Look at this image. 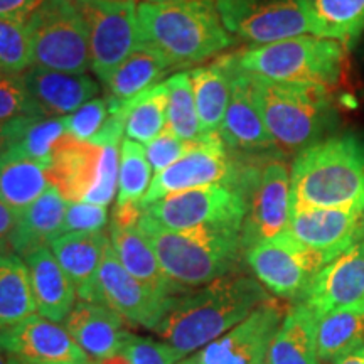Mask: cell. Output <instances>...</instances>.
Here are the masks:
<instances>
[{
    "label": "cell",
    "mask_w": 364,
    "mask_h": 364,
    "mask_svg": "<svg viewBox=\"0 0 364 364\" xmlns=\"http://www.w3.org/2000/svg\"><path fill=\"white\" fill-rule=\"evenodd\" d=\"M172 297L157 294L136 280L118 262L112 245L107 248L95 284V302L117 312L127 324L154 331L166 316Z\"/></svg>",
    "instance_id": "obj_14"
},
{
    "label": "cell",
    "mask_w": 364,
    "mask_h": 364,
    "mask_svg": "<svg viewBox=\"0 0 364 364\" xmlns=\"http://www.w3.org/2000/svg\"><path fill=\"white\" fill-rule=\"evenodd\" d=\"M0 364H7V358L4 356L2 351H0Z\"/></svg>",
    "instance_id": "obj_52"
},
{
    "label": "cell",
    "mask_w": 364,
    "mask_h": 364,
    "mask_svg": "<svg viewBox=\"0 0 364 364\" xmlns=\"http://www.w3.org/2000/svg\"><path fill=\"white\" fill-rule=\"evenodd\" d=\"M252 78L263 122L277 147L299 154L327 139L336 127L338 115L326 86Z\"/></svg>",
    "instance_id": "obj_5"
},
{
    "label": "cell",
    "mask_w": 364,
    "mask_h": 364,
    "mask_svg": "<svg viewBox=\"0 0 364 364\" xmlns=\"http://www.w3.org/2000/svg\"><path fill=\"white\" fill-rule=\"evenodd\" d=\"M108 247L110 238L103 231L65 233L49 245L83 302H95V284Z\"/></svg>",
    "instance_id": "obj_22"
},
{
    "label": "cell",
    "mask_w": 364,
    "mask_h": 364,
    "mask_svg": "<svg viewBox=\"0 0 364 364\" xmlns=\"http://www.w3.org/2000/svg\"><path fill=\"white\" fill-rule=\"evenodd\" d=\"M311 34L336 41L346 49L358 43L364 31V0H300Z\"/></svg>",
    "instance_id": "obj_30"
},
{
    "label": "cell",
    "mask_w": 364,
    "mask_h": 364,
    "mask_svg": "<svg viewBox=\"0 0 364 364\" xmlns=\"http://www.w3.org/2000/svg\"><path fill=\"white\" fill-rule=\"evenodd\" d=\"M250 167L231 159L220 134L204 135L184 157L152 177L142 209L169 194L206 186H231L245 191Z\"/></svg>",
    "instance_id": "obj_8"
},
{
    "label": "cell",
    "mask_w": 364,
    "mask_h": 364,
    "mask_svg": "<svg viewBox=\"0 0 364 364\" xmlns=\"http://www.w3.org/2000/svg\"><path fill=\"white\" fill-rule=\"evenodd\" d=\"M216 7L228 33L250 46L311 34L300 0H216Z\"/></svg>",
    "instance_id": "obj_13"
},
{
    "label": "cell",
    "mask_w": 364,
    "mask_h": 364,
    "mask_svg": "<svg viewBox=\"0 0 364 364\" xmlns=\"http://www.w3.org/2000/svg\"><path fill=\"white\" fill-rule=\"evenodd\" d=\"M235 54H225L215 63L189 71L196 110L204 135L220 134L231 97Z\"/></svg>",
    "instance_id": "obj_27"
},
{
    "label": "cell",
    "mask_w": 364,
    "mask_h": 364,
    "mask_svg": "<svg viewBox=\"0 0 364 364\" xmlns=\"http://www.w3.org/2000/svg\"><path fill=\"white\" fill-rule=\"evenodd\" d=\"M361 311H363V312H364V304H363V307H361Z\"/></svg>",
    "instance_id": "obj_54"
},
{
    "label": "cell",
    "mask_w": 364,
    "mask_h": 364,
    "mask_svg": "<svg viewBox=\"0 0 364 364\" xmlns=\"http://www.w3.org/2000/svg\"><path fill=\"white\" fill-rule=\"evenodd\" d=\"M120 144L118 140H108L100 144L102 147V157H100L98 174L95 179L93 188L85 196L83 203L105 206L113 201L115 191L118 188V169H120ZM97 145V144H95Z\"/></svg>",
    "instance_id": "obj_40"
},
{
    "label": "cell",
    "mask_w": 364,
    "mask_h": 364,
    "mask_svg": "<svg viewBox=\"0 0 364 364\" xmlns=\"http://www.w3.org/2000/svg\"><path fill=\"white\" fill-rule=\"evenodd\" d=\"M282 321L284 314L280 307L268 299L235 329L179 364H263Z\"/></svg>",
    "instance_id": "obj_15"
},
{
    "label": "cell",
    "mask_w": 364,
    "mask_h": 364,
    "mask_svg": "<svg viewBox=\"0 0 364 364\" xmlns=\"http://www.w3.org/2000/svg\"><path fill=\"white\" fill-rule=\"evenodd\" d=\"M316 318L326 314L361 309L364 304V247L351 245L314 277L311 285L297 300Z\"/></svg>",
    "instance_id": "obj_17"
},
{
    "label": "cell",
    "mask_w": 364,
    "mask_h": 364,
    "mask_svg": "<svg viewBox=\"0 0 364 364\" xmlns=\"http://www.w3.org/2000/svg\"><path fill=\"white\" fill-rule=\"evenodd\" d=\"M26 26L34 66L75 75L91 68L88 29L73 0H43Z\"/></svg>",
    "instance_id": "obj_7"
},
{
    "label": "cell",
    "mask_w": 364,
    "mask_h": 364,
    "mask_svg": "<svg viewBox=\"0 0 364 364\" xmlns=\"http://www.w3.org/2000/svg\"><path fill=\"white\" fill-rule=\"evenodd\" d=\"M29 270L31 287L36 307L41 317L53 322H65L73 307L76 306L75 285L59 265L51 248L44 247L24 258Z\"/></svg>",
    "instance_id": "obj_25"
},
{
    "label": "cell",
    "mask_w": 364,
    "mask_h": 364,
    "mask_svg": "<svg viewBox=\"0 0 364 364\" xmlns=\"http://www.w3.org/2000/svg\"><path fill=\"white\" fill-rule=\"evenodd\" d=\"M169 73H172V68L167 65L166 59L147 46H136L135 51L105 81L108 90L107 102L110 115L120 110L136 95L161 83V80Z\"/></svg>",
    "instance_id": "obj_28"
},
{
    "label": "cell",
    "mask_w": 364,
    "mask_h": 364,
    "mask_svg": "<svg viewBox=\"0 0 364 364\" xmlns=\"http://www.w3.org/2000/svg\"><path fill=\"white\" fill-rule=\"evenodd\" d=\"M150 2H164V0H150Z\"/></svg>",
    "instance_id": "obj_53"
},
{
    "label": "cell",
    "mask_w": 364,
    "mask_h": 364,
    "mask_svg": "<svg viewBox=\"0 0 364 364\" xmlns=\"http://www.w3.org/2000/svg\"><path fill=\"white\" fill-rule=\"evenodd\" d=\"M152 182V169L142 144L125 139L120 144L117 206H142Z\"/></svg>",
    "instance_id": "obj_36"
},
{
    "label": "cell",
    "mask_w": 364,
    "mask_h": 364,
    "mask_svg": "<svg viewBox=\"0 0 364 364\" xmlns=\"http://www.w3.org/2000/svg\"><path fill=\"white\" fill-rule=\"evenodd\" d=\"M344 54L343 44L307 34L272 44L250 46L236 53V61L241 70L258 78L329 88L341 80Z\"/></svg>",
    "instance_id": "obj_6"
},
{
    "label": "cell",
    "mask_w": 364,
    "mask_h": 364,
    "mask_svg": "<svg viewBox=\"0 0 364 364\" xmlns=\"http://www.w3.org/2000/svg\"><path fill=\"white\" fill-rule=\"evenodd\" d=\"M124 351L129 354L132 364H179L186 359L182 354L164 341L132 336Z\"/></svg>",
    "instance_id": "obj_43"
},
{
    "label": "cell",
    "mask_w": 364,
    "mask_h": 364,
    "mask_svg": "<svg viewBox=\"0 0 364 364\" xmlns=\"http://www.w3.org/2000/svg\"><path fill=\"white\" fill-rule=\"evenodd\" d=\"M364 209L294 208L289 231L304 245L334 260L358 241Z\"/></svg>",
    "instance_id": "obj_19"
},
{
    "label": "cell",
    "mask_w": 364,
    "mask_h": 364,
    "mask_svg": "<svg viewBox=\"0 0 364 364\" xmlns=\"http://www.w3.org/2000/svg\"><path fill=\"white\" fill-rule=\"evenodd\" d=\"M66 208V199L51 186L31 206L22 209L12 233V253L26 258L36 250L49 247L63 235Z\"/></svg>",
    "instance_id": "obj_26"
},
{
    "label": "cell",
    "mask_w": 364,
    "mask_h": 364,
    "mask_svg": "<svg viewBox=\"0 0 364 364\" xmlns=\"http://www.w3.org/2000/svg\"><path fill=\"white\" fill-rule=\"evenodd\" d=\"M4 145H6V124H0V154H2Z\"/></svg>",
    "instance_id": "obj_49"
},
{
    "label": "cell",
    "mask_w": 364,
    "mask_h": 364,
    "mask_svg": "<svg viewBox=\"0 0 364 364\" xmlns=\"http://www.w3.org/2000/svg\"><path fill=\"white\" fill-rule=\"evenodd\" d=\"M194 145L196 142H186V140L179 139L167 125L156 139H152L149 144L144 145L145 156H147L154 176L184 157Z\"/></svg>",
    "instance_id": "obj_42"
},
{
    "label": "cell",
    "mask_w": 364,
    "mask_h": 364,
    "mask_svg": "<svg viewBox=\"0 0 364 364\" xmlns=\"http://www.w3.org/2000/svg\"><path fill=\"white\" fill-rule=\"evenodd\" d=\"M136 17L140 44L166 59L172 71L208 61L235 44L216 0H144Z\"/></svg>",
    "instance_id": "obj_2"
},
{
    "label": "cell",
    "mask_w": 364,
    "mask_h": 364,
    "mask_svg": "<svg viewBox=\"0 0 364 364\" xmlns=\"http://www.w3.org/2000/svg\"><path fill=\"white\" fill-rule=\"evenodd\" d=\"M27 117H44L27 90L24 76L0 70V124ZM49 118V117H48Z\"/></svg>",
    "instance_id": "obj_39"
},
{
    "label": "cell",
    "mask_w": 364,
    "mask_h": 364,
    "mask_svg": "<svg viewBox=\"0 0 364 364\" xmlns=\"http://www.w3.org/2000/svg\"><path fill=\"white\" fill-rule=\"evenodd\" d=\"M17 223V213L0 201V255L12 253V233Z\"/></svg>",
    "instance_id": "obj_46"
},
{
    "label": "cell",
    "mask_w": 364,
    "mask_h": 364,
    "mask_svg": "<svg viewBox=\"0 0 364 364\" xmlns=\"http://www.w3.org/2000/svg\"><path fill=\"white\" fill-rule=\"evenodd\" d=\"M102 147L71 135L59 140L48 167L49 182L68 203L83 201L98 174Z\"/></svg>",
    "instance_id": "obj_23"
},
{
    "label": "cell",
    "mask_w": 364,
    "mask_h": 364,
    "mask_svg": "<svg viewBox=\"0 0 364 364\" xmlns=\"http://www.w3.org/2000/svg\"><path fill=\"white\" fill-rule=\"evenodd\" d=\"M247 216L241 226V243L247 252L255 245L289 230L292 213L290 169L285 162L270 161L253 167L247 179Z\"/></svg>",
    "instance_id": "obj_12"
},
{
    "label": "cell",
    "mask_w": 364,
    "mask_h": 364,
    "mask_svg": "<svg viewBox=\"0 0 364 364\" xmlns=\"http://www.w3.org/2000/svg\"><path fill=\"white\" fill-rule=\"evenodd\" d=\"M51 188L48 167L33 159L2 150L0 154V201L19 215Z\"/></svg>",
    "instance_id": "obj_31"
},
{
    "label": "cell",
    "mask_w": 364,
    "mask_h": 364,
    "mask_svg": "<svg viewBox=\"0 0 364 364\" xmlns=\"http://www.w3.org/2000/svg\"><path fill=\"white\" fill-rule=\"evenodd\" d=\"M317 318L295 302L285 314L268 349L267 364H318Z\"/></svg>",
    "instance_id": "obj_29"
},
{
    "label": "cell",
    "mask_w": 364,
    "mask_h": 364,
    "mask_svg": "<svg viewBox=\"0 0 364 364\" xmlns=\"http://www.w3.org/2000/svg\"><path fill=\"white\" fill-rule=\"evenodd\" d=\"M110 117L107 98H93L71 115L65 117L66 134L81 140V142H91L93 136L100 134L103 125Z\"/></svg>",
    "instance_id": "obj_41"
},
{
    "label": "cell",
    "mask_w": 364,
    "mask_h": 364,
    "mask_svg": "<svg viewBox=\"0 0 364 364\" xmlns=\"http://www.w3.org/2000/svg\"><path fill=\"white\" fill-rule=\"evenodd\" d=\"M144 215L167 230L199 226H243L247 196L231 186H206L182 191L144 208Z\"/></svg>",
    "instance_id": "obj_11"
},
{
    "label": "cell",
    "mask_w": 364,
    "mask_h": 364,
    "mask_svg": "<svg viewBox=\"0 0 364 364\" xmlns=\"http://www.w3.org/2000/svg\"><path fill=\"white\" fill-rule=\"evenodd\" d=\"M267 300L258 280L228 275L194 292L174 295L152 332L188 358L235 329Z\"/></svg>",
    "instance_id": "obj_1"
},
{
    "label": "cell",
    "mask_w": 364,
    "mask_h": 364,
    "mask_svg": "<svg viewBox=\"0 0 364 364\" xmlns=\"http://www.w3.org/2000/svg\"><path fill=\"white\" fill-rule=\"evenodd\" d=\"M127 321L102 304L76 302L63 326L91 361L110 358L124 351L134 334L125 327Z\"/></svg>",
    "instance_id": "obj_20"
},
{
    "label": "cell",
    "mask_w": 364,
    "mask_h": 364,
    "mask_svg": "<svg viewBox=\"0 0 364 364\" xmlns=\"http://www.w3.org/2000/svg\"><path fill=\"white\" fill-rule=\"evenodd\" d=\"M66 135L65 118L27 117L6 124L4 150H14L22 156L49 167L53 152Z\"/></svg>",
    "instance_id": "obj_32"
},
{
    "label": "cell",
    "mask_w": 364,
    "mask_h": 364,
    "mask_svg": "<svg viewBox=\"0 0 364 364\" xmlns=\"http://www.w3.org/2000/svg\"><path fill=\"white\" fill-rule=\"evenodd\" d=\"M93 364H132L129 354L125 351H120L117 354H113L110 358L100 359V361H93Z\"/></svg>",
    "instance_id": "obj_48"
},
{
    "label": "cell",
    "mask_w": 364,
    "mask_h": 364,
    "mask_svg": "<svg viewBox=\"0 0 364 364\" xmlns=\"http://www.w3.org/2000/svg\"><path fill=\"white\" fill-rule=\"evenodd\" d=\"M364 339V312L344 309L317 318L318 361L332 363L353 344Z\"/></svg>",
    "instance_id": "obj_35"
},
{
    "label": "cell",
    "mask_w": 364,
    "mask_h": 364,
    "mask_svg": "<svg viewBox=\"0 0 364 364\" xmlns=\"http://www.w3.org/2000/svg\"><path fill=\"white\" fill-rule=\"evenodd\" d=\"M169 102H167V125L179 139L198 142L204 134L196 110L193 85L189 71H179L166 80Z\"/></svg>",
    "instance_id": "obj_37"
},
{
    "label": "cell",
    "mask_w": 364,
    "mask_h": 364,
    "mask_svg": "<svg viewBox=\"0 0 364 364\" xmlns=\"http://www.w3.org/2000/svg\"><path fill=\"white\" fill-rule=\"evenodd\" d=\"M34 66L27 26L0 17V70L26 73Z\"/></svg>",
    "instance_id": "obj_38"
},
{
    "label": "cell",
    "mask_w": 364,
    "mask_h": 364,
    "mask_svg": "<svg viewBox=\"0 0 364 364\" xmlns=\"http://www.w3.org/2000/svg\"><path fill=\"white\" fill-rule=\"evenodd\" d=\"M24 76L31 97L44 117L65 118L90 100L97 98L100 85L86 75L31 66Z\"/></svg>",
    "instance_id": "obj_21"
},
{
    "label": "cell",
    "mask_w": 364,
    "mask_h": 364,
    "mask_svg": "<svg viewBox=\"0 0 364 364\" xmlns=\"http://www.w3.org/2000/svg\"><path fill=\"white\" fill-rule=\"evenodd\" d=\"M140 230L147 236L167 277L182 289H199L225 279L238 265L241 228L199 226L167 230L142 213Z\"/></svg>",
    "instance_id": "obj_4"
},
{
    "label": "cell",
    "mask_w": 364,
    "mask_h": 364,
    "mask_svg": "<svg viewBox=\"0 0 364 364\" xmlns=\"http://www.w3.org/2000/svg\"><path fill=\"white\" fill-rule=\"evenodd\" d=\"M43 0H0V17L27 24Z\"/></svg>",
    "instance_id": "obj_45"
},
{
    "label": "cell",
    "mask_w": 364,
    "mask_h": 364,
    "mask_svg": "<svg viewBox=\"0 0 364 364\" xmlns=\"http://www.w3.org/2000/svg\"><path fill=\"white\" fill-rule=\"evenodd\" d=\"M7 364H38V363L22 361V359H17V358H11V356H7Z\"/></svg>",
    "instance_id": "obj_50"
},
{
    "label": "cell",
    "mask_w": 364,
    "mask_h": 364,
    "mask_svg": "<svg viewBox=\"0 0 364 364\" xmlns=\"http://www.w3.org/2000/svg\"><path fill=\"white\" fill-rule=\"evenodd\" d=\"M108 223V209L91 203H68L63 235L76 231H102Z\"/></svg>",
    "instance_id": "obj_44"
},
{
    "label": "cell",
    "mask_w": 364,
    "mask_h": 364,
    "mask_svg": "<svg viewBox=\"0 0 364 364\" xmlns=\"http://www.w3.org/2000/svg\"><path fill=\"white\" fill-rule=\"evenodd\" d=\"M257 280L277 297L297 300L302 297L314 277L332 262L299 241L289 230L275 238L258 243L245 252Z\"/></svg>",
    "instance_id": "obj_9"
},
{
    "label": "cell",
    "mask_w": 364,
    "mask_h": 364,
    "mask_svg": "<svg viewBox=\"0 0 364 364\" xmlns=\"http://www.w3.org/2000/svg\"><path fill=\"white\" fill-rule=\"evenodd\" d=\"M83 16L91 70L107 81L140 44L136 0H73Z\"/></svg>",
    "instance_id": "obj_10"
},
{
    "label": "cell",
    "mask_w": 364,
    "mask_h": 364,
    "mask_svg": "<svg viewBox=\"0 0 364 364\" xmlns=\"http://www.w3.org/2000/svg\"><path fill=\"white\" fill-rule=\"evenodd\" d=\"M38 314L26 262L17 255H0V331Z\"/></svg>",
    "instance_id": "obj_33"
},
{
    "label": "cell",
    "mask_w": 364,
    "mask_h": 364,
    "mask_svg": "<svg viewBox=\"0 0 364 364\" xmlns=\"http://www.w3.org/2000/svg\"><path fill=\"white\" fill-rule=\"evenodd\" d=\"M169 91L166 81L142 91L125 103V136L136 144H149L167 127Z\"/></svg>",
    "instance_id": "obj_34"
},
{
    "label": "cell",
    "mask_w": 364,
    "mask_h": 364,
    "mask_svg": "<svg viewBox=\"0 0 364 364\" xmlns=\"http://www.w3.org/2000/svg\"><path fill=\"white\" fill-rule=\"evenodd\" d=\"M110 245L122 267L157 294L174 297L186 292V289L174 284L164 272L152 245L139 225H120L112 221Z\"/></svg>",
    "instance_id": "obj_24"
},
{
    "label": "cell",
    "mask_w": 364,
    "mask_h": 364,
    "mask_svg": "<svg viewBox=\"0 0 364 364\" xmlns=\"http://www.w3.org/2000/svg\"><path fill=\"white\" fill-rule=\"evenodd\" d=\"M358 241L364 247V216H363V223H361V230H359V236H358Z\"/></svg>",
    "instance_id": "obj_51"
},
{
    "label": "cell",
    "mask_w": 364,
    "mask_h": 364,
    "mask_svg": "<svg viewBox=\"0 0 364 364\" xmlns=\"http://www.w3.org/2000/svg\"><path fill=\"white\" fill-rule=\"evenodd\" d=\"M294 208L364 209V144L332 135L300 150L290 169Z\"/></svg>",
    "instance_id": "obj_3"
},
{
    "label": "cell",
    "mask_w": 364,
    "mask_h": 364,
    "mask_svg": "<svg viewBox=\"0 0 364 364\" xmlns=\"http://www.w3.org/2000/svg\"><path fill=\"white\" fill-rule=\"evenodd\" d=\"M331 364H364V339L346 349Z\"/></svg>",
    "instance_id": "obj_47"
},
{
    "label": "cell",
    "mask_w": 364,
    "mask_h": 364,
    "mask_svg": "<svg viewBox=\"0 0 364 364\" xmlns=\"http://www.w3.org/2000/svg\"><path fill=\"white\" fill-rule=\"evenodd\" d=\"M220 136L230 152L253 156V154H265L277 147L275 140L272 139L263 122L252 75L238 66L236 53L230 105L223 120Z\"/></svg>",
    "instance_id": "obj_18"
},
{
    "label": "cell",
    "mask_w": 364,
    "mask_h": 364,
    "mask_svg": "<svg viewBox=\"0 0 364 364\" xmlns=\"http://www.w3.org/2000/svg\"><path fill=\"white\" fill-rule=\"evenodd\" d=\"M0 351L38 364H93L65 326L39 314L0 331Z\"/></svg>",
    "instance_id": "obj_16"
}]
</instances>
